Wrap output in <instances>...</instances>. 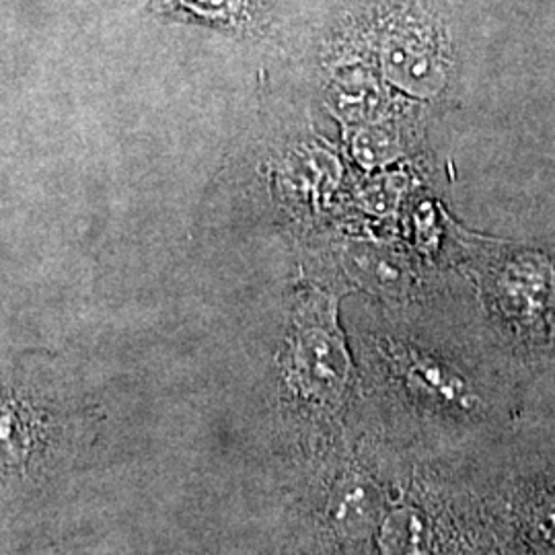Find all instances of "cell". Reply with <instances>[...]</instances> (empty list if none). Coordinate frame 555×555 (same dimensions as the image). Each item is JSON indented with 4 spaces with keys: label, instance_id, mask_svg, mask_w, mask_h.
Segmentation results:
<instances>
[{
    "label": "cell",
    "instance_id": "1",
    "mask_svg": "<svg viewBox=\"0 0 555 555\" xmlns=\"http://www.w3.org/2000/svg\"><path fill=\"white\" fill-rule=\"evenodd\" d=\"M378 50L387 79L399 89L417 98H435L444 89L451 48L440 23L424 9L397 11L380 34Z\"/></svg>",
    "mask_w": 555,
    "mask_h": 555
},
{
    "label": "cell",
    "instance_id": "2",
    "mask_svg": "<svg viewBox=\"0 0 555 555\" xmlns=\"http://www.w3.org/2000/svg\"><path fill=\"white\" fill-rule=\"evenodd\" d=\"M293 371L307 396L332 401L344 391L350 360L332 319L298 327Z\"/></svg>",
    "mask_w": 555,
    "mask_h": 555
},
{
    "label": "cell",
    "instance_id": "3",
    "mask_svg": "<svg viewBox=\"0 0 555 555\" xmlns=\"http://www.w3.org/2000/svg\"><path fill=\"white\" fill-rule=\"evenodd\" d=\"M401 364H403L405 378L422 393L463 410H472L476 405V396L469 391L465 380L455 373H451L437 360L408 352L401 358Z\"/></svg>",
    "mask_w": 555,
    "mask_h": 555
},
{
    "label": "cell",
    "instance_id": "4",
    "mask_svg": "<svg viewBox=\"0 0 555 555\" xmlns=\"http://www.w3.org/2000/svg\"><path fill=\"white\" fill-rule=\"evenodd\" d=\"M383 555H433L428 518L414 506H401L380 520Z\"/></svg>",
    "mask_w": 555,
    "mask_h": 555
},
{
    "label": "cell",
    "instance_id": "5",
    "mask_svg": "<svg viewBox=\"0 0 555 555\" xmlns=\"http://www.w3.org/2000/svg\"><path fill=\"white\" fill-rule=\"evenodd\" d=\"M383 516V500L377 488L371 483L352 481L337 492L334 502V518L337 527L352 537L373 533Z\"/></svg>",
    "mask_w": 555,
    "mask_h": 555
},
{
    "label": "cell",
    "instance_id": "6",
    "mask_svg": "<svg viewBox=\"0 0 555 555\" xmlns=\"http://www.w3.org/2000/svg\"><path fill=\"white\" fill-rule=\"evenodd\" d=\"M157 11L231 29L254 25V13L247 0H157Z\"/></svg>",
    "mask_w": 555,
    "mask_h": 555
},
{
    "label": "cell",
    "instance_id": "7",
    "mask_svg": "<svg viewBox=\"0 0 555 555\" xmlns=\"http://www.w3.org/2000/svg\"><path fill=\"white\" fill-rule=\"evenodd\" d=\"M529 537L539 555H555V500L539 504L531 516Z\"/></svg>",
    "mask_w": 555,
    "mask_h": 555
},
{
    "label": "cell",
    "instance_id": "8",
    "mask_svg": "<svg viewBox=\"0 0 555 555\" xmlns=\"http://www.w3.org/2000/svg\"><path fill=\"white\" fill-rule=\"evenodd\" d=\"M354 151H357L358 159L364 160L366 165H378V163L393 159V155L399 149H397L396 139L389 137L387 132L369 130L358 137L354 142Z\"/></svg>",
    "mask_w": 555,
    "mask_h": 555
}]
</instances>
